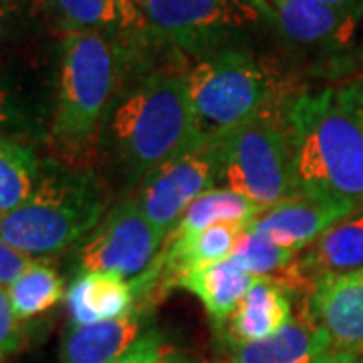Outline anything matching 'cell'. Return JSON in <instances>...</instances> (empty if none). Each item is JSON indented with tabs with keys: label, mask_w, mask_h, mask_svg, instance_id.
<instances>
[{
	"label": "cell",
	"mask_w": 363,
	"mask_h": 363,
	"mask_svg": "<svg viewBox=\"0 0 363 363\" xmlns=\"http://www.w3.org/2000/svg\"><path fill=\"white\" fill-rule=\"evenodd\" d=\"M4 23H6V11H2V9H0V35H2Z\"/></svg>",
	"instance_id": "obj_31"
},
{
	"label": "cell",
	"mask_w": 363,
	"mask_h": 363,
	"mask_svg": "<svg viewBox=\"0 0 363 363\" xmlns=\"http://www.w3.org/2000/svg\"><path fill=\"white\" fill-rule=\"evenodd\" d=\"M283 119L301 194L363 206V79L293 93Z\"/></svg>",
	"instance_id": "obj_1"
},
{
	"label": "cell",
	"mask_w": 363,
	"mask_h": 363,
	"mask_svg": "<svg viewBox=\"0 0 363 363\" xmlns=\"http://www.w3.org/2000/svg\"><path fill=\"white\" fill-rule=\"evenodd\" d=\"M133 2H135V4H138V6L143 11V6H145V2H147V0H133Z\"/></svg>",
	"instance_id": "obj_33"
},
{
	"label": "cell",
	"mask_w": 363,
	"mask_h": 363,
	"mask_svg": "<svg viewBox=\"0 0 363 363\" xmlns=\"http://www.w3.org/2000/svg\"><path fill=\"white\" fill-rule=\"evenodd\" d=\"M113 4H116L117 11L121 14V21H123V28L125 30H147L143 11L133 0H113Z\"/></svg>",
	"instance_id": "obj_27"
},
{
	"label": "cell",
	"mask_w": 363,
	"mask_h": 363,
	"mask_svg": "<svg viewBox=\"0 0 363 363\" xmlns=\"http://www.w3.org/2000/svg\"><path fill=\"white\" fill-rule=\"evenodd\" d=\"M111 133L131 180L143 176L200 135L186 75L154 73L117 105Z\"/></svg>",
	"instance_id": "obj_4"
},
{
	"label": "cell",
	"mask_w": 363,
	"mask_h": 363,
	"mask_svg": "<svg viewBox=\"0 0 363 363\" xmlns=\"http://www.w3.org/2000/svg\"><path fill=\"white\" fill-rule=\"evenodd\" d=\"M274 21L291 45L323 57L339 67L345 63L359 21L339 13L321 0H272Z\"/></svg>",
	"instance_id": "obj_11"
},
{
	"label": "cell",
	"mask_w": 363,
	"mask_h": 363,
	"mask_svg": "<svg viewBox=\"0 0 363 363\" xmlns=\"http://www.w3.org/2000/svg\"><path fill=\"white\" fill-rule=\"evenodd\" d=\"M186 81L196 128L208 140L283 111L291 97L271 65L238 47L198 57Z\"/></svg>",
	"instance_id": "obj_2"
},
{
	"label": "cell",
	"mask_w": 363,
	"mask_h": 363,
	"mask_svg": "<svg viewBox=\"0 0 363 363\" xmlns=\"http://www.w3.org/2000/svg\"><path fill=\"white\" fill-rule=\"evenodd\" d=\"M363 269V206L355 208L345 218L327 228L313 245L301 250L298 257L279 277L293 293L305 297L313 286L325 279L345 277Z\"/></svg>",
	"instance_id": "obj_10"
},
{
	"label": "cell",
	"mask_w": 363,
	"mask_h": 363,
	"mask_svg": "<svg viewBox=\"0 0 363 363\" xmlns=\"http://www.w3.org/2000/svg\"><path fill=\"white\" fill-rule=\"evenodd\" d=\"M293 315V291L277 279H257L218 331V337L234 343L267 339L283 329Z\"/></svg>",
	"instance_id": "obj_16"
},
{
	"label": "cell",
	"mask_w": 363,
	"mask_h": 363,
	"mask_svg": "<svg viewBox=\"0 0 363 363\" xmlns=\"http://www.w3.org/2000/svg\"><path fill=\"white\" fill-rule=\"evenodd\" d=\"M30 260L33 259H28L23 252L14 250L11 245H6L0 238V286L11 285L14 279L30 264Z\"/></svg>",
	"instance_id": "obj_26"
},
{
	"label": "cell",
	"mask_w": 363,
	"mask_h": 363,
	"mask_svg": "<svg viewBox=\"0 0 363 363\" xmlns=\"http://www.w3.org/2000/svg\"><path fill=\"white\" fill-rule=\"evenodd\" d=\"M6 291L18 321L39 317L61 303L67 295L61 274L51 264L35 259L6 286Z\"/></svg>",
	"instance_id": "obj_21"
},
{
	"label": "cell",
	"mask_w": 363,
	"mask_h": 363,
	"mask_svg": "<svg viewBox=\"0 0 363 363\" xmlns=\"http://www.w3.org/2000/svg\"><path fill=\"white\" fill-rule=\"evenodd\" d=\"M143 16L150 35L202 57L234 49L240 33L274 11L267 0H147Z\"/></svg>",
	"instance_id": "obj_7"
},
{
	"label": "cell",
	"mask_w": 363,
	"mask_h": 363,
	"mask_svg": "<svg viewBox=\"0 0 363 363\" xmlns=\"http://www.w3.org/2000/svg\"><path fill=\"white\" fill-rule=\"evenodd\" d=\"M111 363H192L186 353L166 341L156 327L145 329L125 353Z\"/></svg>",
	"instance_id": "obj_24"
},
{
	"label": "cell",
	"mask_w": 363,
	"mask_h": 363,
	"mask_svg": "<svg viewBox=\"0 0 363 363\" xmlns=\"http://www.w3.org/2000/svg\"><path fill=\"white\" fill-rule=\"evenodd\" d=\"M218 363H228V362H218Z\"/></svg>",
	"instance_id": "obj_34"
},
{
	"label": "cell",
	"mask_w": 363,
	"mask_h": 363,
	"mask_svg": "<svg viewBox=\"0 0 363 363\" xmlns=\"http://www.w3.org/2000/svg\"><path fill=\"white\" fill-rule=\"evenodd\" d=\"M105 198L87 174L52 169L21 208L0 216V238L28 259L59 255L104 220Z\"/></svg>",
	"instance_id": "obj_3"
},
{
	"label": "cell",
	"mask_w": 363,
	"mask_h": 363,
	"mask_svg": "<svg viewBox=\"0 0 363 363\" xmlns=\"http://www.w3.org/2000/svg\"><path fill=\"white\" fill-rule=\"evenodd\" d=\"M321 2L331 6V9H335L339 13L350 14L357 21L363 18V0H321Z\"/></svg>",
	"instance_id": "obj_29"
},
{
	"label": "cell",
	"mask_w": 363,
	"mask_h": 363,
	"mask_svg": "<svg viewBox=\"0 0 363 363\" xmlns=\"http://www.w3.org/2000/svg\"><path fill=\"white\" fill-rule=\"evenodd\" d=\"M298 252L301 250L281 247L271 238L245 228L238 234L230 260L257 279H272L285 271Z\"/></svg>",
	"instance_id": "obj_22"
},
{
	"label": "cell",
	"mask_w": 363,
	"mask_h": 363,
	"mask_svg": "<svg viewBox=\"0 0 363 363\" xmlns=\"http://www.w3.org/2000/svg\"><path fill=\"white\" fill-rule=\"evenodd\" d=\"M11 2H13V0H0V9H2V11H6V6H9Z\"/></svg>",
	"instance_id": "obj_32"
},
{
	"label": "cell",
	"mask_w": 363,
	"mask_h": 363,
	"mask_svg": "<svg viewBox=\"0 0 363 363\" xmlns=\"http://www.w3.org/2000/svg\"><path fill=\"white\" fill-rule=\"evenodd\" d=\"M285 109V107H283ZM218 142L220 180L260 208L301 194L283 111L255 119Z\"/></svg>",
	"instance_id": "obj_6"
},
{
	"label": "cell",
	"mask_w": 363,
	"mask_h": 363,
	"mask_svg": "<svg viewBox=\"0 0 363 363\" xmlns=\"http://www.w3.org/2000/svg\"><path fill=\"white\" fill-rule=\"evenodd\" d=\"M25 343V333L18 317L14 315L6 286H0V357L16 353Z\"/></svg>",
	"instance_id": "obj_25"
},
{
	"label": "cell",
	"mask_w": 363,
	"mask_h": 363,
	"mask_svg": "<svg viewBox=\"0 0 363 363\" xmlns=\"http://www.w3.org/2000/svg\"><path fill=\"white\" fill-rule=\"evenodd\" d=\"M47 4L65 33H104L123 28L113 0H47Z\"/></svg>",
	"instance_id": "obj_23"
},
{
	"label": "cell",
	"mask_w": 363,
	"mask_h": 363,
	"mask_svg": "<svg viewBox=\"0 0 363 363\" xmlns=\"http://www.w3.org/2000/svg\"><path fill=\"white\" fill-rule=\"evenodd\" d=\"M67 309L71 325H91L128 317L140 311L143 301L138 279H123L111 272L81 271L67 289Z\"/></svg>",
	"instance_id": "obj_15"
},
{
	"label": "cell",
	"mask_w": 363,
	"mask_h": 363,
	"mask_svg": "<svg viewBox=\"0 0 363 363\" xmlns=\"http://www.w3.org/2000/svg\"><path fill=\"white\" fill-rule=\"evenodd\" d=\"M222 347L228 363H321L331 351L329 341L319 331L305 305L271 337L252 343L222 341Z\"/></svg>",
	"instance_id": "obj_14"
},
{
	"label": "cell",
	"mask_w": 363,
	"mask_h": 363,
	"mask_svg": "<svg viewBox=\"0 0 363 363\" xmlns=\"http://www.w3.org/2000/svg\"><path fill=\"white\" fill-rule=\"evenodd\" d=\"M39 160L30 147L9 135L0 138V216L21 208L37 190Z\"/></svg>",
	"instance_id": "obj_20"
},
{
	"label": "cell",
	"mask_w": 363,
	"mask_h": 363,
	"mask_svg": "<svg viewBox=\"0 0 363 363\" xmlns=\"http://www.w3.org/2000/svg\"><path fill=\"white\" fill-rule=\"evenodd\" d=\"M321 363H363V355L355 353H343V351L331 350Z\"/></svg>",
	"instance_id": "obj_30"
},
{
	"label": "cell",
	"mask_w": 363,
	"mask_h": 363,
	"mask_svg": "<svg viewBox=\"0 0 363 363\" xmlns=\"http://www.w3.org/2000/svg\"><path fill=\"white\" fill-rule=\"evenodd\" d=\"M164 238L143 216L138 200H123L85 238L79 250V267L87 272L138 279L154 264Z\"/></svg>",
	"instance_id": "obj_9"
},
{
	"label": "cell",
	"mask_w": 363,
	"mask_h": 363,
	"mask_svg": "<svg viewBox=\"0 0 363 363\" xmlns=\"http://www.w3.org/2000/svg\"><path fill=\"white\" fill-rule=\"evenodd\" d=\"M264 208L255 204L230 188H212L188 206L168 236H188L202 233L218 224H230L247 228ZM166 236V238H168Z\"/></svg>",
	"instance_id": "obj_19"
},
{
	"label": "cell",
	"mask_w": 363,
	"mask_h": 363,
	"mask_svg": "<svg viewBox=\"0 0 363 363\" xmlns=\"http://www.w3.org/2000/svg\"><path fill=\"white\" fill-rule=\"evenodd\" d=\"M14 117V104L11 89L6 85V81L0 75V138L4 135V130L11 125Z\"/></svg>",
	"instance_id": "obj_28"
},
{
	"label": "cell",
	"mask_w": 363,
	"mask_h": 363,
	"mask_svg": "<svg viewBox=\"0 0 363 363\" xmlns=\"http://www.w3.org/2000/svg\"><path fill=\"white\" fill-rule=\"evenodd\" d=\"M355 208L359 206L321 196L298 194L264 208L247 228L271 238L281 247L305 250L327 228L345 218Z\"/></svg>",
	"instance_id": "obj_13"
},
{
	"label": "cell",
	"mask_w": 363,
	"mask_h": 363,
	"mask_svg": "<svg viewBox=\"0 0 363 363\" xmlns=\"http://www.w3.org/2000/svg\"><path fill=\"white\" fill-rule=\"evenodd\" d=\"M305 309L331 350L363 355V269L317 283Z\"/></svg>",
	"instance_id": "obj_12"
},
{
	"label": "cell",
	"mask_w": 363,
	"mask_h": 363,
	"mask_svg": "<svg viewBox=\"0 0 363 363\" xmlns=\"http://www.w3.org/2000/svg\"><path fill=\"white\" fill-rule=\"evenodd\" d=\"M257 277H252L234 260L226 259L214 264L198 267L194 271L180 274L169 289H184L192 293L204 307L216 333L230 319L238 303L255 285Z\"/></svg>",
	"instance_id": "obj_17"
},
{
	"label": "cell",
	"mask_w": 363,
	"mask_h": 363,
	"mask_svg": "<svg viewBox=\"0 0 363 363\" xmlns=\"http://www.w3.org/2000/svg\"><path fill=\"white\" fill-rule=\"evenodd\" d=\"M220 182L218 142L198 135L142 178L138 204L143 216L168 236L196 198Z\"/></svg>",
	"instance_id": "obj_8"
},
{
	"label": "cell",
	"mask_w": 363,
	"mask_h": 363,
	"mask_svg": "<svg viewBox=\"0 0 363 363\" xmlns=\"http://www.w3.org/2000/svg\"><path fill=\"white\" fill-rule=\"evenodd\" d=\"M119 61L104 33H65L51 138L65 154H81L93 142L116 91Z\"/></svg>",
	"instance_id": "obj_5"
},
{
	"label": "cell",
	"mask_w": 363,
	"mask_h": 363,
	"mask_svg": "<svg viewBox=\"0 0 363 363\" xmlns=\"http://www.w3.org/2000/svg\"><path fill=\"white\" fill-rule=\"evenodd\" d=\"M145 331L142 313L101 323L77 325L61 341L59 363H111Z\"/></svg>",
	"instance_id": "obj_18"
}]
</instances>
